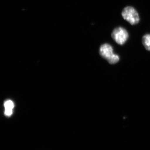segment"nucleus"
<instances>
[{"instance_id":"1","label":"nucleus","mask_w":150,"mask_h":150,"mask_svg":"<svg viewBox=\"0 0 150 150\" xmlns=\"http://www.w3.org/2000/svg\"><path fill=\"white\" fill-rule=\"evenodd\" d=\"M113 48L111 45L108 43H105L100 46L99 53L103 59L107 60L110 64H116L119 61L118 55L114 54Z\"/></svg>"},{"instance_id":"2","label":"nucleus","mask_w":150,"mask_h":150,"mask_svg":"<svg viewBox=\"0 0 150 150\" xmlns=\"http://www.w3.org/2000/svg\"><path fill=\"white\" fill-rule=\"evenodd\" d=\"M121 14L123 18L132 25L138 24L140 21L139 14L133 7H126L123 9Z\"/></svg>"},{"instance_id":"3","label":"nucleus","mask_w":150,"mask_h":150,"mask_svg":"<svg viewBox=\"0 0 150 150\" xmlns=\"http://www.w3.org/2000/svg\"><path fill=\"white\" fill-rule=\"evenodd\" d=\"M111 37L116 43L122 45L126 43L129 38V33L127 30L122 27L116 28L111 33Z\"/></svg>"},{"instance_id":"4","label":"nucleus","mask_w":150,"mask_h":150,"mask_svg":"<svg viewBox=\"0 0 150 150\" xmlns=\"http://www.w3.org/2000/svg\"><path fill=\"white\" fill-rule=\"evenodd\" d=\"M142 43L145 48L150 51V34H146L142 38Z\"/></svg>"},{"instance_id":"5","label":"nucleus","mask_w":150,"mask_h":150,"mask_svg":"<svg viewBox=\"0 0 150 150\" xmlns=\"http://www.w3.org/2000/svg\"><path fill=\"white\" fill-rule=\"evenodd\" d=\"M4 106L6 109H13L14 107L13 102L11 100H7L4 103Z\"/></svg>"},{"instance_id":"6","label":"nucleus","mask_w":150,"mask_h":150,"mask_svg":"<svg viewBox=\"0 0 150 150\" xmlns=\"http://www.w3.org/2000/svg\"><path fill=\"white\" fill-rule=\"evenodd\" d=\"M13 112V109H6L5 110L4 114L6 116H10L12 115Z\"/></svg>"}]
</instances>
